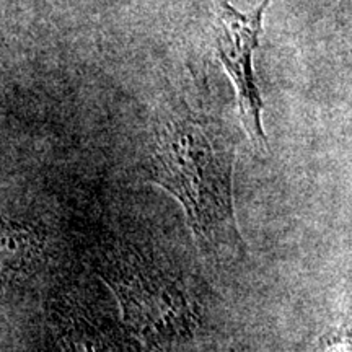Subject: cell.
I'll return each mask as SVG.
<instances>
[{
	"label": "cell",
	"instance_id": "1",
	"mask_svg": "<svg viewBox=\"0 0 352 352\" xmlns=\"http://www.w3.org/2000/svg\"><path fill=\"white\" fill-rule=\"evenodd\" d=\"M235 160L227 127L186 104L162 109L152 122L142 171L182 204L196 240L219 259L245 250L233 208Z\"/></svg>",
	"mask_w": 352,
	"mask_h": 352
},
{
	"label": "cell",
	"instance_id": "2",
	"mask_svg": "<svg viewBox=\"0 0 352 352\" xmlns=\"http://www.w3.org/2000/svg\"><path fill=\"white\" fill-rule=\"evenodd\" d=\"M101 277L120 302L122 318L157 352H175L201 329V307L183 277L140 246H104Z\"/></svg>",
	"mask_w": 352,
	"mask_h": 352
},
{
	"label": "cell",
	"instance_id": "3",
	"mask_svg": "<svg viewBox=\"0 0 352 352\" xmlns=\"http://www.w3.org/2000/svg\"><path fill=\"white\" fill-rule=\"evenodd\" d=\"M272 2L263 0L252 12L243 13L230 0H217V56L235 85L243 129L259 151H266L267 139L263 129L264 103L254 77L253 54L263 32V16Z\"/></svg>",
	"mask_w": 352,
	"mask_h": 352
},
{
	"label": "cell",
	"instance_id": "4",
	"mask_svg": "<svg viewBox=\"0 0 352 352\" xmlns=\"http://www.w3.org/2000/svg\"><path fill=\"white\" fill-rule=\"evenodd\" d=\"M41 246V235L34 228L0 219V289L15 283L32 267Z\"/></svg>",
	"mask_w": 352,
	"mask_h": 352
},
{
	"label": "cell",
	"instance_id": "5",
	"mask_svg": "<svg viewBox=\"0 0 352 352\" xmlns=\"http://www.w3.org/2000/svg\"><path fill=\"white\" fill-rule=\"evenodd\" d=\"M60 342L64 352H124L118 334L107 321L91 318L82 310L64 316Z\"/></svg>",
	"mask_w": 352,
	"mask_h": 352
}]
</instances>
